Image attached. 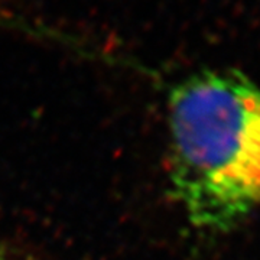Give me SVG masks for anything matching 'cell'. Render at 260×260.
I'll return each mask as SVG.
<instances>
[{
	"instance_id": "6da1fadb",
	"label": "cell",
	"mask_w": 260,
	"mask_h": 260,
	"mask_svg": "<svg viewBox=\"0 0 260 260\" xmlns=\"http://www.w3.org/2000/svg\"><path fill=\"white\" fill-rule=\"evenodd\" d=\"M168 172L197 229L230 232L260 208V85L234 68L204 70L169 94Z\"/></svg>"
}]
</instances>
